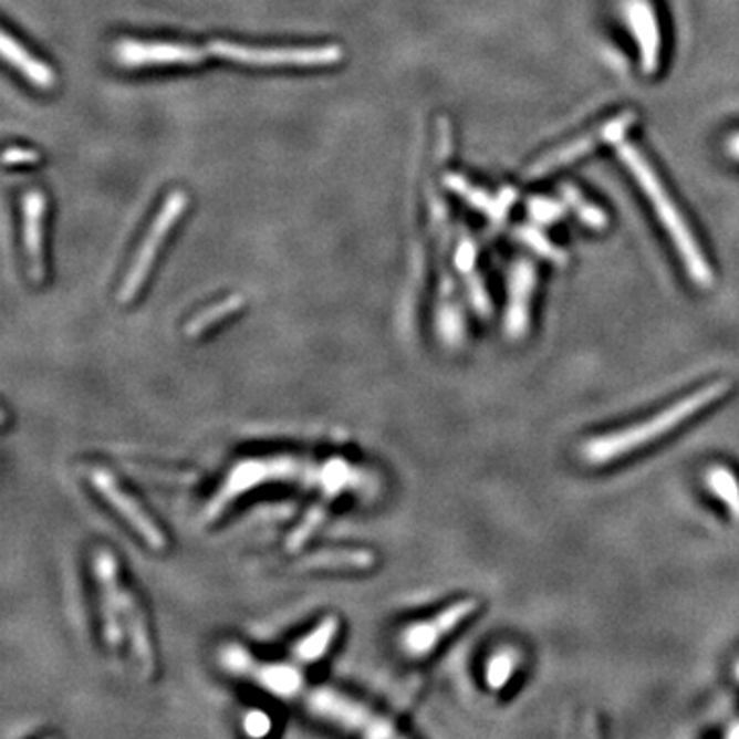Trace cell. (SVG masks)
<instances>
[{"label": "cell", "instance_id": "obj_25", "mask_svg": "<svg viewBox=\"0 0 739 739\" xmlns=\"http://www.w3.org/2000/svg\"><path fill=\"white\" fill-rule=\"evenodd\" d=\"M448 185H450V189H455L458 196L467 199L470 206L479 208L487 216H491V218H501L503 216V204L498 201V199L491 198V196H487L481 189H475L465 177L450 175L448 177Z\"/></svg>", "mask_w": 739, "mask_h": 739}, {"label": "cell", "instance_id": "obj_3", "mask_svg": "<svg viewBox=\"0 0 739 739\" xmlns=\"http://www.w3.org/2000/svg\"><path fill=\"white\" fill-rule=\"evenodd\" d=\"M309 465L294 456H270V458H249L242 460L228 472L216 498L208 503V518H218L235 499L241 498L259 485L271 481H299L309 472Z\"/></svg>", "mask_w": 739, "mask_h": 739}, {"label": "cell", "instance_id": "obj_18", "mask_svg": "<svg viewBox=\"0 0 739 739\" xmlns=\"http://www.w3.org/2000/svg\"><path fill=\"white\" fill-rule=\"evenodd\" d=\"M2 54L13 64V69L21 72L29 83L42 91H52L56 86V74L43 64L42 60L31 56L28 50L11 38L9 31L2 33Z\"/></svg>", "mask_w": 739, "mask_h": 739}, {"label": "cell", "instance_id": "obj_9", "mask_svg": "<svg viewBox=\"0 0 739 739\" xmlns=\"http://www.w3.org/2000/svg\"><path fill=\"white\" fill-rule=\"evenodd\" d=\"M93 573L100 583L101 616H103V635L110 649L117 652L124 641V616H122V594L117 559L112 551L100 549L93 556Z\"/></svg>", "mask_w": 739, "mask_h": 739}, {"label": "cell", "instance_id": "obj_4", "mask_svg": "<svg viewBox=\"0 0 739 739\" xmlns=\"http://www.w3.org/2000/svg\"><path fill=\"white\" fill-rule=\"evenodd\" d=\"M208 54L232 60L256 69H321L342 62L340 45H316V48H257L242 43L216 40L208 43Z\"/></svg>", "mask_w": 739, "mask_h": 739}, {"label": "cell", "instance_id": "obj_16", "mask_svg": "<svg viewBox=\"0 0 739 739\" xmlns=\"http://www.w3.org/2000/svg\"><path fill=\"white\" fill-rule=\"evenodd\" d=\"M122 616H124V628L129 635L132 649L138 657L144 674L153 676L157 672L155 647H153V639H150V633H148V626H146L143 608H140L136 596L129 594L128 590H124V594H122Z\"/></svg>", "mask_w": 739, "mask_h": 739}, {"label": "cell", "instance_id": "obj_8", "mask_svg": "<svg viewBox=\"0 0 739 739\" xmlns=\"http://www.w3.org/2000/svg\"><path fill=\"white\" fill-rule=\"evenodd\" d=\"M309 707L319 717L333 721L337 726L347 727V729L362 733L366 738H393V736H397V729L391 726L386 719L374 715L354 698L340 695L333 688L314 690L309 698Z\"/></svg>", "mask_w": 739, "mask_h": 739}, {"label": "cell", "instance_id": "obj_1", "mask_svg": "<svg viewBox=\"0 0 739 739\" xmlns=\"http://www.w3.org/2000/svg\"><path fill=\"white\" fill-rule=\"evenodd\" d=\"M729 393H731L729 381H715V383L700 386L695 393L672 403L668 407H664L662 412L645 417L643 421L631 424L616 431L594 436L583 441L582 450H580L583 462L590 467H606L625 456L635 455L643 448L652 446L654 441L664 440L666 436L680 429L686 421L695 419L700 413L717 405Z\"/></svg>", "mask_w": 739, "mask_h": 739}, {"label": "cell", "instance_id": "obj_6", "mask_svg": "<svg viewBox=\"0 0 739 739\" xmlns=\"http://www.w3.org/2000/svg\"><path fill=\"white\" fill-rule=\"evenodd\" d=\"M479 606L481 602L477 597H462L431 618L413 623L400 633V649L413 659H424L438 649L441 641L465 625L475 612H479Z\"/></svg>", "mask_w": 739, "mask_h": 739}, {"label": "cell", "instance_id": "obj_23", "mask_svg": "<svg viewBox=\"0 0 739 739\" xmlns=\"http://www.w3.org/2000/svg\"><path fill=\"white\" fill-rule=\"evenodd\" d=\"M436 325H438V335H440L441 343H446L448 347H458L460 343L465 342V316H462V309H460L458 302L450 299L448 292L441 294Z\"/></svg>", "mask_w": 739, "mask_h": 739}, {"label": "cell", "instance_id": "obj_17", "mask_svg": "<svg viewBox=\"0 0 739 739\" xmlns=\"http://www.w3.org/2000/svg\"><path fill=\"white\" fill-rule=\"evenodd\" d=\"M376 565V554L370 549H321L302 556L300 571H368Z\"/></svg>", "mask_w": 739, "mask_h": 739}, {"label": "cell", "instance_id": "obj_30", "mask_svg": "<svg viewBox=\"0 0 739 739\" xmlns=\"http://www.w3.org/2000/svg\"><path fill=\"white\" fill-rule=\"evenodd\" d=\"M244 729H247L251 736H263V733L270 731V719H268V715H263V712H249V715L244 717Z\"/></svg>", "mask_w": 739, "mask_h": 739}, {"label": "cell", "instance_id": "obj_19", "mask_svg": "<svg viewBox=\"0 0 739 739\" xmlns=\"http://www.w3.org/2000/svg\"><path fill=\"white\" fill-rule=\"evenodd\" d=\"M705 485L711 496L726 506L729 518L739 524V479L726 465H712L705 472Z\"/></svg>", "mask_w": 739, "mask_h": 739}, {"label": "cell", "instance_id": "obj_31", "mask_svg": "<svg viewBox=\"0 0 739 739\" xmlns=\"http://www.w3.org/2000/svg\"><path fill=\"white\" fill-rule=\"evenodd\" d=\"M729 150L733 157L739 158V134L729 140Z\"/></svg>", "mask_w": 739, "mask_h": 739}, {"label": "cell", "instance_id": "obj_12", "mask_svg": "<svg viewBox=\"0 0 739 739\" xmlns=\"http://www.w3.org/2000/svg\"><path fill=\"white\" fill-rule=\"evenodd\" d=\"M222 664L235 674L253 678L259 686H263L266 690H270L278 697H294L302 688V674L299 669L285 666V664L261 666L237 645H230L222 652Z\"/></svg>", "mask_w": 739, "mask_h": 739}, {"label": "cell", "instance_id": "obj_32", "mask_svg": "<svg viewBox=\"0 0 739 739\" xmlns=\"http://www.w3.org/2000/svg\"><path fill=\"white\" fill-rule=\"evenodd\" d=\"M729 738H739V724L738 726L733 727V729H729V733H727Z\"/></svg>", "mask_w": 739, "mask_h": 739}, {"label": "cell", "instance_id": "obj_24", "mask_svg": "<svg viewBox=\"0 0 739 739\" xmlns=\"http://www.w3.org/2000/svg\"><path fill=\"white\" fill-rule=\"evenodd\" d=\"M331 499L325 496L323 501L314 503L313 508L309 512L304 513V518L300 520L299 527L294 528L285 541V549L288 551H300L306 542L313 539L316 534V530L325 524L329 516V506H331Z\"/></svg>", "mask_w": 739, "mask_h": 739}, {"label": "cell", "instance_id": "obj_14", "mask_svg": "<svg viewBox=\"0 0 739 739\" xmlns=\"http://www.w3.org/2000/svg\"><path fill=\"white\" fill-rule=\"evenodd\" d=\"M626 19L639 43L643 72L654 74L659 69V25L652 4L647 0H628Z\"/></svg>", "mask_w": 739, "mask_h": 739}, {"label": "cell", "instance_id": "obj_2", "mask_svg": "<svg viewBox=\"0 0 739 739\" xmlns=\"http://www.w3.org/2000/svg\"><path fill=\"white\" fill-rule=\"evenodd\" d=\"M618 155L625 160L628 171L633 173V177L637 179V184L643 187V191L647 194V198L652 199L655 212L659 216L662 225L668 230L672 241L678 249V256L683 259L684 268L688 271L690 280L700 288H709L712 284V271L709 261L702 256V251L698 249V242L693 232L686 227L680 210L676 208V204L672 201L668 191L664 189L662 181L655 177L654 169L649 167V163L641 155L639 150L631 144H621L618 146Z\"/></svg>", "mask_w": 739, "mask_h": 739}, {"label": "cell", "instance_id": "obj_13", "mask_svg": "<svg viewBox=\"0 0 739 739\" xmlns=\"http://www.w3.org/2000/svg\"><path fill=\"white\" fill-rule=\"evenodd\" d=\"M537 288V270L528 261H518L510 275V299H508V313H506V335L520 342L528 335L530 329V304Z\"/></svg>", "mask_w": 739, "mask_h": 739}, {"label": "cell", "instance_id": "obj_7", "mask_svg": "<svg viewBox=\"0 0 739 739\" xmlns=\"http://www.w3.org/2000/svg\"><path fill=\"white\" fill-rule=\"evenodd\" d=\"M89 481L101 498L114 508V512H117V516L146 542L148 549L157 553L167 551L169 547L167 534L157 527V522L148 513L144 512L143 506L132 498L122 485L117 483V479L110 470L101 469V467L91 469Z\"/></svg>", "mask_w": 739, "mask_h": 739}, {"label": "cell", "instance_id": "obj_28", "mask_svg": "<svg viewBox=\"0 0 739 739\" xmlns=\"http://www.w3.org/2000/svg\"><path fill=\"white\" fill-rule=\"evenodd\" d=\"M530 212H532V216L537 220H541V222H553V220L563 216L561 214L563 212V208L559 204L551 201V199H537V201L530 204Z\"/></svg>", "mask_w": 739, "mask_h": 739}, {"label": "cell", "instance_id": "obj_33", "mask_svg": "<svg viewBox=\"0 0 739 739\" xmlns=\"http://www.w3.org/2000/svg\"><path fill=\"white\" fill-rule=\"evenodd\" d=\"M733 674H736V680L739 683V659L736 662V668H733Z\"/></svg>", "mask_w": 739, "mask_h": 739}, {"label": "cell", "instance_id": "obj_27", "mask_svg": "<svg viewBox=\"0 0 739 739\" xmlns=\"http://www.w3.org/2000/svg\"><path fill=\"white\" fill-rule=\"evenodd\" d=\"M563 191H565V198H568L569 204L575 208V214H580V218H582L585 225L596 228H602L606 225V216L600 212L596 206L587 204V201H585L577 191H573L571 187H565Z\"/></svg>", "mask_w": 739, "mask_h": 739}, {"label": "cell", "instance_id": "obj_15", "mask_svg": "<svg viewBox=\"0 0 739 739\" xmlns=\"http://www.w3.org/2000/svg\"><path fill=\"white\" fill-rule=\"evenodd\" d=\"M43 214L45 196L40 189H31L23 198V239L29 259L31 282L40 284L45 275L43 270Z\"/></svg>", "mask_w": 739, "mask_h": 739}, {"label": "cell", "instance_id": "obj_22", "mask_svg": "<svg viewBox=\"0 0 739 739\" xmlns=\"http://www.w3.org/2000/svg\"><path fill=\"white\" fill-rule=\"evenodd\" d=\"M242 306H244V299H242L241 294H232L228 299L220 300V302H216L212 306L199 311L194 319H189L187 325H185V335L187 337H199L206 331H210L214 325L222 323L228 316H232L237 311H241Z\"/></svg>", "mask_w": 739, "mask_h": 739}, {"label": "cell", "instance_id": "obj_5", "mask_svg": "<svg viewBox=\"0 0 739 739\" xmlns=\"http://www.w3.org/2000/svg\"><path fill=\"white\" fill-rule=\"evenodd\" d=\"M185 208H187V194L185 191L177 189V191L169 194V198L165 199V204L160 206L157 218L153 222V227L148 230V235L144 237L143 244H140L138 253H136L134 261H132V268L126 273L124 284L119 288V302L128 304V302L138 296V292L143 290L148 273L153 270V263L157 259L160 244L169 237L175 222L184 216Z\"/></svg>", "mask_w": 739, "mask_h": 739}, {"label": "cell", "instance_id": "obj_21", "mask_svg": "<svg viewBox=\"0 0 739 739\" xmlns=\"http://www.w3.org/2000/svg\"><path fill=\"white\" fill-rule=\"evenodd\" d=\"M520 664H522V654L516 647H499L498 652L491 655L485 664V683L493 693L503 690L508 684L512 683Z\"/></svg>", "mask_w": 739, "mask_h": 739}, {"label": "cell", "instance_id": "obj_20", "mask_svg": "<svg viewBox=\"0 0 739 739\" xmlns=\"http://www.w3.org/2000/svg\"><path fill=\"white\" fill-rule=\"evenodd\" d=\"M340 633V621L337 616H327L323 618L314 631H311L306 637L294 645V657L302 664L319 662L323 655L327 654L333 645V641Z\"/></svg>", "mask_w": 739, "mask_h": 739}, {"label": "cell", "instance_id": "obj_26", "mask_svg": "<svg viewBox=\"0 0 739 739\" xmlns=\"http://www.w3.org/2000/svg\"><path fill=\"white\" fill-rule=\"evenodd\" d=\"M518 237L522 239V241L527 242V244H530L539 256L547 257V259H551V261H554L556 266H563L565 261H568V257H565V253H561L556 247H553L551 242L547 241L544 237H542L541 232H537V230H530V228H522L520 232H518Z\"/></svg>", "mask_w": 739, "mask_h": 739}, {"label": "cell", "instance_id": "obj_29", "mask_svg": "<svg viewBox=\"0 0 739 739\" xmlns=\"http://www.w3.org/2000/svg\"><path fill=\"white\" fill-rule=\"evenodd\" d=\"M40 160V155L35 150L21 148V146H9L4 153V165L14 167V165H33Z\"/></svg>", "mask_w": 739, "mask_h": 739}, {"label": "cell", "instance_id": "obj_11", "mask_svg": "<svg viewBox=\"0 0 739 739\" xmlns=\"http://www.w3.org/2000/svg\"><path fill=\"white\" fill-rule=\"evenodd\" d=\"M635 119H637V117H635L633 112H626V114H621L618 117H614L611 122L602 124L600 128L587 132L582 138L565 144V146H561L559 150H554L551 155H547V157H542L541 160H537V165L528 171V177L534 179V177L549 175V173L556 171V169H563V167L571 165L573 160H577V158L594 153L600 144L614 143V140L623 138L626 129L635 124Z\"/></svg>", "mask_w": 739, "mask_h": 739}, {"label": "cell", "instance_id": "obj_10", "mask_svg": "<svg viewBox=\"0 0 739 739\" xmlns=\"http://www.w3.org/2000/svg\"><path fill=\"white\" fill-rule=\"evenodd\" d=\"M210 56L208 48H196L185 43L136 42L124 40L115 48V58L126 69L144 66H194Z\"/></svg>", "mask_w": 739, "mask_h": 739}]
</instances>
